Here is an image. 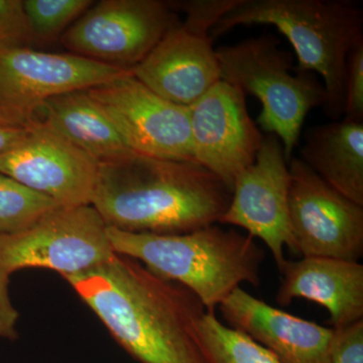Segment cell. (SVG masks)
<instances>
[{
    "instance_id": "obj_1",
    "label": "cell",
    "mask_w": 363,
    "mask_h": 363,
    "mask_svg": "<svg viewBox=\"0 0 363 363\" xmlns=\"http://www.w3.org/2000/svg\"><path fill=\"white\" fill-rule=\"evenodd\" d=\"M62 278L138 362L214 363L202 331L206 308L185 286L117 253Z\"/></svg>"
},
{
    "instance_id": "obj_2",
    "label": "cell",
    "mask_w": 363,
    "mask_h": 363,
    "mask_svg": "<svg viewBox=\"0 0 363 363\" xmlns=\"http://www.w3.org/2000/svg\"><path fill=\"white\" fill-rule=\"evenodd\" d=\"M231 195L220 179L194 162L131 152L99 162L91 205L107 227L184 234L220 221Z\"/></svg>"
},
{
    "instance_id": "obj_3",
    "label": "cell",
    "mask_w": 363,
    "mask_h": 363,
    "mask_svg": "<svg viewBox=\"0 0 363 363\" xmlns=\"http://www.w3.org/2000/svg\"><path fill=\"white\" fill-rule=\"evenodd\" d=\"M274 26L297 55L298 72L317 74L325 113L344 116L348 55L363 42V9L352 0H234L210 30L212 39L238 26Z\"/></svg>"
},
{
    "instance_id": "obj_4",
    "label": "cell",
    "mask_w": 363,
    "mask_h": 363,
    "mask_svg": "<svg viewBox=\"0 0 363 363\" xmlns=\"http://www.w3.org/2000/svg\"><path fill=\"white\" fill-rule=\"evenodd\" d=\"M112 250L191 291L207 312L241 284L257 286L264 252L248 234L211 225L184 234L131 233L107 227Z\"/></svg>"
},
{
    "instance_id": "obj_5",
    "label": "cell",
    "mask_w": 363,
    "mask_h": 363,
    "mask_svg": "<svg viewBox=\"0 0 363 363\" xmlns=\"http://www.w3.org/2000/svg\"><path fill=\"white\" fill-rule=\"evenodd\" d=\"M221 80L259 100L257 123L267 135L283 145L286 161L292 160L306 116L323 106L324 86L310 72L294 71L292 54L279 47V40L264 35L238 44L218 48Z\"/></svg>"
},
{
    "instance_id": "obj_6",
    "label": "cell",
    "mask_w": 363,
    "mask_h": 363,
    "mask_svg": "<svg viewBox=\"0 0 363 363\" xmlns=\"http://www.w3.org/2000/svg\"><path fill=\"white\" fill-rule=\"evenodd\" d=\"M234 0L178 2L185 23H176L143 61L130 69L136 79L164 99L191 106L221 80L210 30Z\"/></svg>"
},
{
    "instance_id": "obj_7",
    "label": "cell",
    "mask_w": 363,
    "mask_h": 363,
    "mask_svg": "<svg viewBox=\"0 0 363 363\" xmlns=\"http://www.w3.org/2000/svg\"><path fill=\"white\" fill-rule=\"evenodd\" d=\"M92 205L59 206L18 233L0 234V271L47 269L61 277L88 271L114 255Z\"/></svg>"
},
{
    "instance_id": "obj_8",
    "label": "cell",
    "mask_w": 363,
    "mask_h": 363,
    "mask_svg": "<svg viewBox=\"0 0 363 363\" xmlns=\"http://www.w3.org/2000/svg\"><path fill=\"white\" fill-rule=\"evenodd\" d=\"M74 54L35 51L28 47L0 50V123L30 128L39 123L50 98L104 84L130 73Z\"/></svg>"
},
{
    "instance_id": "obj_9",
    "label": "cell",
    "mask_w": 363,
    "mask_h": 363,
    "mask_svg": "<svg viewBox=\"0 0 363 363\" xmlns=\"http://www.w3.org/2000/svg\"><path fill=\"white\" fill-rule=\"evenodd\" d=\"M178 23L164 1L102 0L67 28L61 42L72 54L130 70Z\"/></svg>"
},
{
    "instance_id": "obj_10",
    "label": "cell",
    "mask_w": 363,
    "mask_h": 363,
    "mask_svg": "<svg viewBox=\"0 0 363 363\" xmlns=\"http://www.w3.org/2000/svg\"><path fill=\"white\" fill-rule=\"evenodd\" d=\"M126 145L145 156L194 162L189 107L172 104L140 82L131 71L87 89Z\"/></svg>"
},
{
    "instance_id": "obj_11",
    "label": "cell",
    "mask_w": 363,
    "mask_h": 363,
    "mask_svg": "<svg viewBox=\"0 0 363 363\" xmlns=\"http://www.w3.org/2000/svg\"><path fill=\"white\" fill-rule=\"evenodd\" d=\"M289 162V211L295 252L303 257L359 262L363 206L329 186L298 157Z\"/></svg>"
},
{
    "instance_id": "obj_12",
    "label": "cell",
    "mask_w": 363,
    "mask_h": 363,
    "mask_svg": "<svg viewBox=\"0 0 363 363\" xmlns=\"http://www.w3.org/2000/svg\"><path fill=\"white\" fill-rule=\"evenodd\" d=\"M193 160L233 191L257 159L264 135L247 111L240 88L219 80L189 106Z\"/></svg>"
},
{
    "instance_id": "obj_13",
    "label": "cell",
    "mask_w": 363,
    "mask_h": 363,
    "mask_svg": "<svg viewBox=\"0 0 363 363\" xmlns=\"http://www.w3.org/2000/svg\"><path fill=\"white\" fill-rule=\"evenodd\" d=\"M283 145L264 136L252 166L234 182L230 204L219 223L240 227L271 250L279 271L286 262L284 248L295 252L289 211L291 175Z\"/></svg>"
},
{
    "instance_id": "obj_14",
    "label": "cell",
    "mask_w": 363,
    "mask_h": 363,
    "mask_svg": "<svg viewBox=\"0 0 363 363\" xmlns=\"http://www.w3.org/2000/svg\"><path fill=\"white\" fill-rule=\"evenodd\" d=\"M99 162L38 123L0 154V173L63 207L91 205Z\"/></svg>"
},
{
    "instance_id": "obj_15",
    "label": "cell",
    "mask_w": 363,
    "mask_h": 363,
    "mask_svg": "<svg viewBox=\"0 0 363 363\" xmlns=\"http://www.w3.org/2000/svg\"><path fill=\"white\" fill-rule=\"evenodd\" d=\"M218 307L230 328L264 346L279 363H330L333 329L277 309L240 286Z\"/></svg>"
},
{
    "instance_id": "obj_16",
    "label": "cell",
    "mask_w": 363,
    "mask_h": 363,
    "mask_svg": "<svg viewBox=\"0 0 363 363\" xmlns=\"http://www.w3.org/2000/svg\"><path fill=\"white\" fill-rule=\"evenodd\" d=\"M277 302L289 306L294 298H307L323 306L333 328L363 320V266L359 262L304 257L286 260L279 269Z\"/></svg>"
},
{
    "instance_id": "obj_17",
    "label": "cell",
    "mask_w": 363,
    "mask_h": 363,
    "mask_svg": "<svg viewBox=\"0 0 363 363\" xmlns=\"http://www.w3.org/2000/svg\"><path fill=\"white\" fill-rule=\"evenodd\" d=\"M300 155L322 180L363 206V123L343 118L310 128Z\"/></svg>"
},
{
    "instance_id": "obj_18",
    "label": "cell",
    "mask_w": 363,
    "mask_h": 363,
    "mask_svg": "<svg viewBox=\"0 0 363 363\" xmlns=\"http://www.w3.org/2000/svg\"><path fill=\"white\" fill-rule=\"evenodd\" d=\"M39 123L99 162L135 152L126 145L111 119L93 101L87 89L50 98L40 111Z\"/></svg>"
},
{
    "instance_id": "obj_19",
    "label": "cell",
    "mask_w": 363,
    "mask_h": 363,
    "mask_svg": "<svg viewBox=\"0 0 363 363\" xmlns=\"http://www.w3.org/2000/svg\"><path fill=\"white\" fill-rule=\"evenodd\" d=\"M59 206L51 198L0 173V234L18 233Z\"/></svg>"
},
{
    "instance_id": "obj_20",
    "label": "cell",
    "mask_w": 363,
    "mask_h": 363,
    "mask_svg": "<svg viewBox=\"0 0 363 363\" xmlns=\"http://www.w3.org/2000/svg\"><path fill=\"white\" fill-rule=\"evenodd\" d=\"M202 331L214 363H279L267 348L206 312Z\"/></svg>"
},
{
    "instance_id": "obj_21",
    "label": "cell",
    "mask_w": 363,
    "mask_h": 363,
    "mask_svg": "<svg viewBox=\"0 0 363 363\" xmlns=\"http://www.w3.org/2000/svg\"><path fill=\"white\" fill-rule=\"evenodd\" d=\"M90 0H25L23 9L33 38L51 40L78 20Z\"/></svg>"
},
{
    "instance_id": "obj_22",
    "label": "cell",
    "mask_w": 363,
    "mask_h": 363,
    "mask_svg": "<svg viewBox=\"0 0 363 363\" xmlns=\"http://www.w3.org/2000/svg\"><path fill=\"white\" fill-rule=\"evenodd\" d=\"M33 35L21 0H0V50L26 47Z\"/></svg>"
},
{
    "instance_id": "obj_23",
    "label": "cell",
    "mask_w": 363,
    "mask_h": 363,
    "mask_svg": "<svg viewBox=\"0 0 363 363\" xmlns=\"http://www.w3.org/2000/svg\"><path fill=\"white\" fill-rule=\"evenodd\" d=\"M343 116L363 123V42L354 45L348 55Z\"/></svg>"
},
{
    "instance_id": "obj_24",
    "label": "cell",
    "mask_w": 363,
    "mask_h": 363,
    "mask_svg": "<svg viewBox=\"0 0 363 363\" xmlns=\"http://www.w3.org/2000/svg\"><path fill=\"white\" fill-rule=\"evenodd\" d=\"M332 329L329 362L363 363V320Z\"/></svg>"
},
{
    "instance_id": "obj_25",
    "label": "cell",
    "mask_w": 363,
    "mask_h": 363,
    "mask_svg": "<svg viewBox=\"0 0 363 363\" xmlns=\"http://www.w3.org/2000/svg\"><path fill=\"white\" fill-rule=\"evenodd\" d=\"M9 278V274L0 271V338L14 340L18 335L16 325L20 319V313L11 301Z\"/></svg>"
},
{
    "instance_id": "obj_26",
    "label": "cell",
    "mask_w": 363,
    "mask_h": 363,
    "mask_svg": "<svg viewBox=\"0 0 363 363\" xmlns=\"http://www.w3.org/2000/svg\"><path fill=\"white\" fill-rule=\"evenodd\" d=\"M28 128H13L0 123V154L16 145Z\"/></svg>"
}]
</instances>
